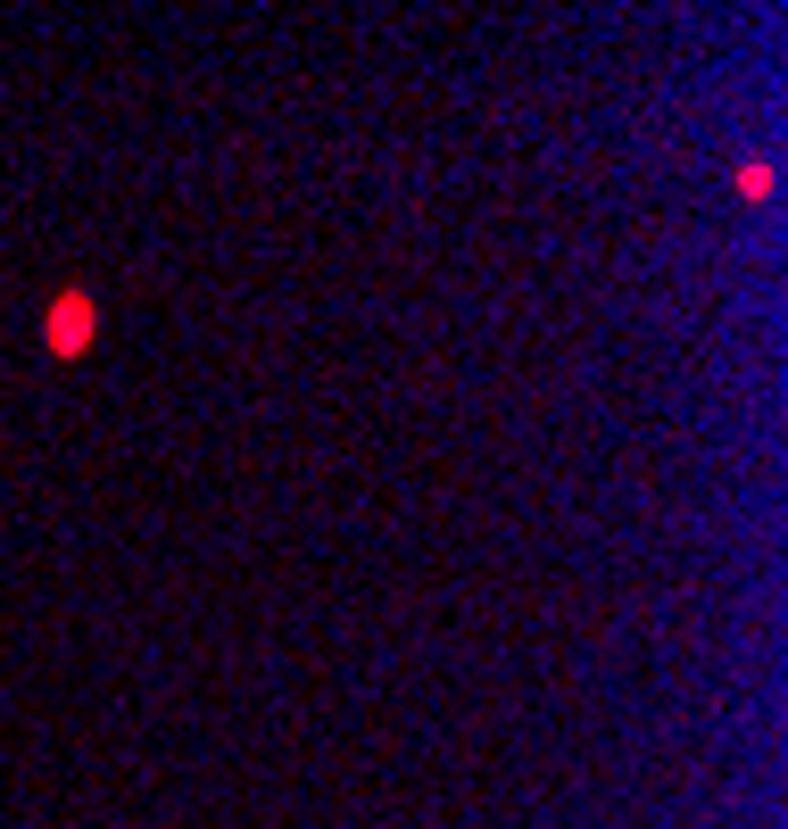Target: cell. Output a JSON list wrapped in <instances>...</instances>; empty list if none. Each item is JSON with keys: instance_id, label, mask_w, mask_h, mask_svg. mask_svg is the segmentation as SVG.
Here are the masks:
<instances>
[{"instance_id": "obj_1", "label": "cell", "mask_w": 788, "mask_h": 829, "mask_svg": "<svg viewBox=\"0 0 788 829\" xmlns=\"http://www.w3.org/2000/svg\"><path fill=\"white\" fill-rule=\"evenodd\" d=\"M92 340V299H58L50 307V349H83Z\"/></svg>"}]
</instances>
